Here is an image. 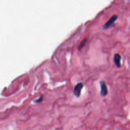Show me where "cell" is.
<instances>
[{
  "label": "cell",
  "mask_w": 130,
  "mask_h": 130,
  "mask_svg": "<svg viewBox=\"0 0 130 130\" xmlns=\"http://www.w3.org/2000/svg\"><path fill=\"white\" fill-rule=\"evenodd\" d=\"M118 18V16L117 15H113L111 16V17L103 25V27L104 29H108L109 27H111L113 24L115 23V22L117 20Z\"/></svg>",
  "instance_id": "6da1fadb"
},
{
  "label": "cell",
  "mask_w": 130,
  "mask_h": 130,
  "mask_svg": "<svg viewBox=\"0 0 130 130\" xmlns=\"http://www.w3.org/2000/svg\"><path fill=\"white\" fill-rule=\"evenodd\" d=\"M100 94L102 96H105L108 94V88L106 83L104 81H100Z\"/></svg>",
  "instance_id": "7a4b0ae2"
},
{
  "label": "cell",
  "mask_w": 130,
  "mask_h": 130,
  "mask_svg": "<svg viewBox=\"0 0 130 130\" xmlns=\"http://www.w3.org/2000/svg\"><path fill=\"white\" fill-rule=\"evenodd\" d=\"M83 87V84L82 82L78 83L75 85L73 90V93L74 95L76 96V97L80 96L81 94V91Z\"/></svg>",
  "instance_id": "3957f363"
},
{
  "label": "cell",
  "mask_w": 130,
  "mask_h": 130,
  "mask_svg": "<svg viewBox=\"0 0 130 130\" xmlns=\"http://www.w3.org/2000/svg\"><path fill=\"white\" fill-rule=\"evenodd\" d=\"M121 59V55L118 53H115L114 55V62L116 67L118 68L121 67L120 61Z\"/></svg>",
  "instance_id": "277c9868"
},
{
  "label": "cell",
  "mask_w": 130,
  "mask_h": 130,
  "mask_svg": "<svg viewBox=\"0 0 130 130\" xmlns=\"http://www.w3.org/2000/svg\"><path fill=\"white\" fill-rule=\"evenodd\" d=\"M86 39H83L82 41H81V43H80V44H79V49L80 50V49H81L84 45H85V43H86Z\"/></svg>",
  "instance_id": "5b68a950"
},
{
  "label": "cell",
  "mask_w": 130,
  "mask_h": 130,
  "mask_svg": "<svg viewBox=\"0 0 130 130\" xmlns=\"http://www.w3.org/2000/svg\"><path fill=\"white\" fill-rule=\"evenodd\" d=\"M42 100H43V95H40L38 99L34 101V103L36 104L40 103L42 101Z\"/></svg>",
  "instance_id": "8992f818"
}]
</instances>
